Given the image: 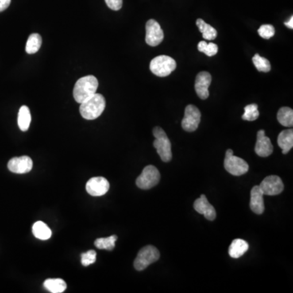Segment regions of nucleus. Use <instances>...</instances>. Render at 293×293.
Listing matches in <instances>:
<instances>
[{
	"label": "nucleus",
	"mask_w": 293,
	"mask_h": 293,
	"mask_svg": "<svg viewBox=\"0 0 293 293\" xmlns=\"http://www.w3.org/2000/svg\"><path fill=\"white\" fill-rule=\"evenodd\" d=\"M277 119L283 126L291 127L293 125V110L288 107H283L277 114Z\"/></svg>",
	"instance_id": "nucleus-22"
},
{
	"label": "nucleus",
	"mask_w": 293,
	"mask_h": 293,
	"mask_svg": "<svg viewBox=\"0 0 293 293\" xmlns=\"http://www.w3.org/2000/svg\"><path fill=\"white\" fill-rule=\"evenodd\" d=\"M164 32L160 24L153 19H151L146 24L145 41L151 47H156L163 41Z\"/></svg>",
	"instance_id": "nucleus-9"
},
{
	"label": "nucleus",
	"mask_w": 293,
	"mask_h": 293,
	"mask_svg": "<svg viewBox=\"0 0 293 293\" xmlns=\"http://www.w3.org/2000/svg\"><path fill=\"white\" fill-rule=\"evenodd\" d=\"M11 4V0H0V13L4 12L9 8Z\"/></svg>",
	"instance_id": "nucleus-32"
},
{
	"label": "nucleus",
	"mask_w": 293,
	"mask_h": 293,
	"mask_svg": "<svg viewBox=\"0 0 293 293\" xmlns=\"http://www.w3.org/2000/svg\"><path fill=\"white\" fill-rule=\"evenodd\" d=\"M194 209L197 213L203 214L206 219L213 221L216 218V210L211 204L209 203L205 195H201L200 198L196 200Z\"/></svg>",
	"instance_id": "nucleus-15"
},
{
	"label": "nucleus",
	"mask_w": 293,
	"mask_h": 293,
	"mask_svg": "<svg viewBox=\"0 0 293 293\" xmlns=\"http://www.w3.org/2000/svg\"><path fill=\"white\" fill-rule=\"evenodd\" d=\"M160 174L159 170L154 166H146L143 172L136 179V185L139 188L148 190L159 183Z\"/></svg>",
	"instance_id": "nucleus-7"
},
{
	"label": "nucleus",
	"mask_w": 293,
	"mask_h": 293,
	"mask_svg": "<svg viewBox=\"0 0 293 293\" xmlns=\"http://www.w3.org/2000/svg\"><path fill=\"white\" fill-rule=\"evenodd\" d=\"M252 62L254 64L256 70L260 72L268 73L271 71V63L266 58L262 57L259 54H255L252 57Z\"/></svg>",
	"instance_id": "nucleus-26"
},
{
	"label": "nucleus",
	"mask_w": 293,
	"mask_h": 293,
	"mask_svg": "<svg viewBox=\"0 0 293 293\" xmlns=\"http://www.w3.org/2000/svg\"><path fill=\"white\" fill-rule=\"evenodd\" d=\"M258 34L263 39H270L275 35V27L271 25H262L258 29Z\"/></svg>",
	"instance_id": "nucleus-30"
},
{
	"label": "nucleus",
	"mask_w": 293,
	"mask_h": 293,
	"mask_svg": "<svg viewBox=\"0 0 293 293\" xmlns=\"http://www.w3.org/2000/svg\"><path fill=\"white\" fill-rule=\"evenodd\" d=\"M33 234L34 236L39 240H47L51 238L52 232L44 222L39 221L34 224Z\"/></svg>",
	"instance_id": "nucleus-21"
},
{
	"label": "nucleus",
	"mask_w": 293,
	"mask_h": 293,
	"mask_svg": "<svg viewBox=\"0 0 293 293\" xmlns=\"http://www.w3.org/2000/svg\"><path fill=\"white\" fill-rule=\"evenodd\" d=\"M106 107V101L102 94H95L93 96L80 104V111L82 117L86 120H94L98 118Z\"/></svg>",
	"instance_id": "nucleus-1"
},
{
	"label": "nucleus",
	"mask_w": 293,
	"mask_h": 293,
	"mask_svg": "<svg viewBox=\"0 0 293 293\" xmlns=\"http://www.w3.org/2000/svg\"><path fill=\"white\" fill-rule=\"evenodd\" d=\"M197 25L203 35V38L205 40H213L217 38V30L211 25L205 23L202 19H197Z\"/></svg>",
	"instance_id": "nucleus-23"
},
{
	"label": "nucleus",
	"mask_w": 293,
	"mask_h": 293,
	"mask_svg": "<svg viewBox=\"0 0 293 293\" xmlns=\"http://www.w3.org/2000/svg\"><path fill=\"white\" fill-rule=\"evenodd\" d=\"M259 117L258 106L256 104L247 105L244 108V113L242 119L244 121H253Z\"/></svg>",
	"instance_id": "nucleus-27"
},
{
	"label": "nucleus",
	"mask_w": 293,
	"mask_h": 293,
	"mask_svg": "<svg viewBox=\"0 0 293 293\" xmlns=\"http://www.w3.org/2000/svg\"><path fill=\"white\" fill-rule=\"evenodd\" d=\"M117 240V236H111L107 238H99L94 241V246L99 249L112 251L115 248V243Z\"/></svg>",
	"instance_id": "nucleus-25"
},
{
	"label": "nucleus",
	"mask_w": 293,
	"mask_h": 293,
	"mask_svg": "<svg viewBox=\"0 0 293 293\" xmlns=\"http://www.w3.org/2000/svg\"><path fill=\"white\" fill-rule=\"evenodd\" d=\"M278 144L283 151V154H287L293 147V129H285L278 136Z\"/></svg>",
	"instance_id": "nucleus-17"
},
{
	"label": "nucleus",
	"mask_w": 293,
	"mask_h": 293,
	"mask_svg": "<svg viewBox=\"0 0 293 293\" xmlns=\"http://www.w3.org/2000/svg\"><path fill=\"white\" fill-rule=\"evenodd\" d=\"M197 48L201 52H203L208 56H213L218 51V47L217 44L213 43H207L205 41L200 42Z\"/></svg>",
	"instance_id": "nucleus-28"
},
{
	"label": "nucleus",
	"mask_w": 293,
	"mask_h": 293,
	"mask_svg": "<svg viewBox=\"0 0 293 293\" xmlns=\"http://www.w3.org/2000/svg\"><path fill=\"white\" fill-rule=\"evenodd\" d=\"M44 287L51 293H61L67 288V283L61 279H48L43 283Z\"/></svg>",
	"instance_id": "nucleus-20"
},
{
	"label": "nucleus",
	"mask_w": 293,
	"mask_h": 293,
	"mask_svg": "<svg viewBox=\"0 0 293 293\" xmlns=\"http://www.w3.org/2000/svg\"><path fill=\"white\" fill-rule=\"evenodd\" d=\"M17 122H18L19 128L22 132H27L29 129L31 122V114L28 107L25 105L21 107V109L19 110Z\"/></svg>",
	"instance_id": "nucleus-19"
},
{
	"label": "nucleus",
	"mask_w": 293,
	"mask_h": 293,
	"mask_svg": "<svg viewBox=\"0 0 293 293\" xmlns=\"http://www.w3.org/2000/svg\"><path fill=\"white\" fill-rule=\"evenodd\" d=\"M201 117V112L195 105H187L185 109L184 117L182 121V127L187 132H195L199 126Z\"/></svg>",
	"instance_id": "nucleus-8"
},
{
	"label": "nucleus",
	"mask_w": 293,
	"mask_h": 293,
	"mask_svg": "<svg viewBox=\"0 0 293 293\" xmlns=\"http://www.w3.org/2000/svg\"><path fill=\"white\" fill-rule=\"evenodd\" d=\"M109 9L113 11H118L122 7V0H105Z\"/></svg>",
	"instance_id": "nucleus-31"
},
{
	"label": "nucleus",
	"mask_w": 293,
	"mask_h": 293,
	"mask_svg": "<svg viewBox=\"0 0 293 293\" xmlns=\"http://www.w3.org/2000/svg\"><path fill=\"white\" fill-rule=\"evenodd\" d=\"M263 191L259 186L252 187L250 192V209L256 214H262L265 211Z\"/></svg>",
	"instance_id": "nucleus-16"
},
{
	"label": "nucleus",
	"mask_w": 293,
	"mask_h": 293,
	"mask_svg": "<svg viewBox=\"0 0 293 293\" xmlns=\"http://www.w3.org/2000/svg\"><path fill=\"white\" fill-rule=\"evenodd\" d=\"M109 181L103 177H94L89 179L86 184V190L92 197H101L109 191Z\"/></svg>",
	"instance_id": "nucleus-11"
},
{
	"label": "nucleus",
	"mask_w": 293,
	"mask_h": 293,
	"mask_svg": "<svg viewBox=\"0 0 293 293\" xmlns=\"http://www.w3.org/2000/svg\"><path fill=\"white\" fill-rule=\"evenodd\" d=\"M176 61L168 55H159L150 63V70L158 77H167L176 69Z\"/></svg>",
	"instance_id": "nucleus-4"
},
{
	"label": "nucleus",
	"mask_w": 293,
	"mask_h": 293,
	"mask_svg": "<svg viewBox=\"0 0 293 293\" xmlns=\"http://www.w3.org/2000/svg\"><path fill=\"white\" fill-rule=\"evenodd\" d=\"M160 252L156 247L148 245L140 249L134 262V267L139 271H144L150 265L160 259Z\"/></svg>",
	"instance_id": "nucleus-5"
},
{
	"label": "nucleus",
	"mask_w": 293,
	"mask_h": 293,
	"mask_svg": "<svg viewBox=\"0 0 293 293\" xmlns=\"http://www.w3.org/2000/svg\"><path fill=\"white\" fill-rule=\"evenodd\" d=\"M41 46V36L39 34H32L27 40L25 51L28 54H35L39 51Z\"/></svg>",
	"instance_id": "nucleus-24"
},
{
	"label": "nucleus",
	"mask_w": 293,
	"mask_h": 293,
	"mask_svg": "<svg viewBox=\"0 0 293 293\" xmlns=\"http://www.w3.org/2000/svg\"><path fill=\"white\" fill-rule=\"evenodd\" d=\"M96 261V252L94 250H89L86 252H83L81 255V262L82 266L88 267L90 265L95 263Z\"/></svg>",
	"instance_id": "nucleus-29"
},
{
	"label": "nucleus",
	"mask_w": 293,
	"mask_h": 293,
	"mask_svg": "<svg viewBox=\"0 0 293 293\" xmlns=\"http://www.w3.org/2000/svg\"><path fill=\"white\" fill-rule=\"evenodd\" d=\"M273 148L271 140L267 136L263 129H260L256 135V143L255 145V152L261 157H267L272 154Z\"/></svg>",
	"instance_id": "nucleus-13"
},
{
	"label": "nucleus",
	"mask_w": 293,
	"mask_h": 293,
	"mask_svg": "<svg viewBox=\"0 0 293 293\" xmlns=\"http://www.w3.org/2000/svg\"><path fill=\"white\" fill-rule=\"evenodd\" d=\"M98 86V80L93 75H88L78 79L74 88L75 101L79 104L84 102L96 93Z\"/></svg>",
	"instance_id": "nucleus-2"
},
{
	"label": "nucleus",
	"mask_w": 293,
	"mask_h": 293,
	"mask_svg": "<svg viewBox=\"0 0 293 293\" xmlns=\"http://www.w3.org/2000/svg\"><path fill=\"white\" fill-rule=\"evenodd\" d=\"M8 168L15 174H26L33 169V160L27 156L13 157L8 163Z\"/></svg>",
	"instance_id": "nucleus-12"
},
{
	"label": "nucleus",
	"mask_w": 293,
	"mask_h": 293,
	"mask_svg": "<svg viewBox=\"0 0 293 293\" xmlns=\"http://www.w3.org/2000/svg\"><path fill=\"white\" fill-rule=\"evenodd\" d=\"M212 77L208 72L199 73L196 78L195 89L201 100H206L209 96V87L211 84Z\"/></svg>",
	"instance_id": "nucleus-14"
},
{
	"label": "nucleus",
	"mask_w": 293,
	"mask_h": 293,
	"mask_svg": "<svg viewBox=\"0 0 293 293\" xmlns=\"http://www.w3.org/2000/svg\"><path fill=\"white\" fill-rule=\"evenodd\" d=\"M248 250V244L245 240L236 239L229 247V255L232 258H240Z\"/></svg>",
	"instance_id": "nucleus-18"
},
{
	"label": "nucleus",
	"mask_w": 293,
	"mask_h": 293,
	"mask_svg": "<svg viewBox=\"0 0 293 293\" xmlns=\"http://www.w3.org/2000/svg\"><path fill=\"white\" fill-rule=\"evenodd\" d=\"M285 25L288 28V29H293V17H291L290 20L287 22H285Z\"/></svg>",
	"instance_id": "nucleus-33"
},
{
	"label": "nucleus",
	"mask_w": 293,
	"mask_h": 293,
	"mask_svg": "<svg viewBox=\"0 0 293 293\" xmlns=\"http://www.w3.org/2000/svg\"><path fill=\"white\" fill-rule=\"evenodd\" d=\"M264 195L277 196L283 192L284 189L283 181L277 175H271L263 179L259 185Z\"/></svg>",
	"instance_id": "nucleus-10"
},
{
	"label": "nucleus",
	"mask_w": 293,
	"mask_h": 293,
	"mask_svg": "<svg viewBox=\"0 0 293 293\" xmlns=\"http://www.w3.org/2000/svg\"><path fill=\"white\" fill-rule=\"evenodd\" d=\"M225 170L234 176H241L246 174L249 169L248 163L242 158L234 156L233 150L228 149L224 160Z\"/></svg>",
	"instance_id": "nucleus-6"
},
{
	"label": "nucleus",
	"mask_w": 293,
	"mask_h": 293,
	"mask_svg": "<svg viewBox=\"0 0 293 293\" xmlns=\"http://www.w3.org/2000/svg\"><path fill=\"white\" fill-rule=\"evenodd\" d=\"M153 136L156 140L153 142L154 148H156L158 155L162 161L169 162L172 159L171 142L164 129L156 126L153 129Z\"/></svg>",
	"instance_id": "nucleus-3"
}]
</instances>
